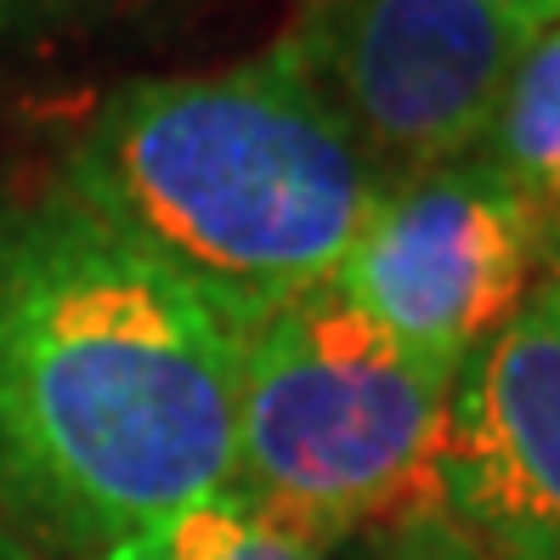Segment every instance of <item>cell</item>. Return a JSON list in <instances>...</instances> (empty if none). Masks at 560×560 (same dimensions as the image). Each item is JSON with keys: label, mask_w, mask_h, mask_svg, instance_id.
Masks as SVG:
<instances>
[{"label": "cell", "mask_w": 560, "mask_h": 560, "mask_svg": "<svg viewBox=\"0 0 560 560\" xmlns=\"http://www.w3.org/2000/svg\"><path fill=\"white\" fill-rule=\"evenodd\" d=\"M62 187L249 335L335 283L390 182L278 40L215 74L119 85Z\"/></svg>", "instance_id": "cell-2"}, {"label": "cell", "mask_w": 560, "mask_h": 560, "mask_svg": "<svg viewBox=\"0 0 560 560\" xmlns=\"http://www.w3.org/2000/svg\"><path fill=\"white\" fill-rule=\"evenodd\" d=\"M544 278V210L487 159H458L390 182L328 289L380 335L458 374Z\"/></svg>", "instance_id": "cell-4"}, {"label": "cell", "mask_w": 560, "mask_h": 560, "mask_svg": "<svg viewBox=\"0 0 560 560\" xmlns=\"http://www.w3.org/2000/svg\"><path fill=\"white\" fill-rule=\"evenodd\" d=\"M453 374L413 357L335 289L238 335L233 487L317 544L442 521Z\"/></svg>", "instance_id": "cell-3"}, {"label": "cell", "mask_w": 560, "mask_h": 560, "mask_svg": "<svg viewBox=\"0 0 560 560\" xmlns=\"http://www.w3.org/2000/svg\"><path fill=\"white\" fill-rule=\"evenodd\" d=\"M533 28L481 0H301L283 46L385 182L476 159Z\"/></svg>", "instance_id": "cell-5"}, {"label": "cell", "mask_w": 560, "mask_h": 560, "mask_svg": "<svg viewBox=\"0 0 560 560\" xmlns=\"http://www.w3.org/2000/svg\"><path fill=\"white\" fill-rule=\"evenodd\" d=\"M96 560H328V544L249 504L238 487H221L108 538Z\"/></svg>", "instance_id": "cell-7"}, {"label": "cell", "mask_w": 560, "mask_h": 560, "mask_svg": "<svg viewBox=\"0 0 560 560\" xmlns=\"http://www.w3.org/2000/svg\"><path fill=\"white\" fill-rule=\"evenodd\" d=\"M544 249H549V272H560V210L544 215Z\"/></svg>", "instance_id": "cell-11"}, {"label": "cell", "mask_w": 560, "mask_h": 560, "mask_svg": "<svg viewBox=\"0 0 560 560\" xmlns=\"http://www.w3.org/2000/svg\"><path fill=\"white\" fill-rule=\"evenodd\" d=\"M442 521L481 560H560V272L453 374Z\"/></svg>", "instance_id": "cell-6"}, {"label": "cell", "mask_w": 560, "mask_h": 560, "mask_svg": "<svg viewBox=\"0 0 560 560\" xmlns=\"http://www.w3.org/2000/svg\"><path fill=\"white\" fill-rule=\"evenodd\" d=\"M476 159H487L544 215L560 210V23L526 35Z\"/></svg>", "instance_id": "cell-8"}, {"label": "cell", "mask_w": 560, "mask_h": 560, "mask_svg": "<svg viewBox=\"0 0 560 560\" xmlns=\"http://www.w3.org/2000/svg\"><path fill=\"white\" fill-rule=\"evenodd\" d=\"M103 7H119V0H0V40H23L40 35V28H62L74 18H91Z\"/></svg>", "instance_id": "cell-9"}, {"label": "cell", "mask_w": 560, "mask_h": 560, "mask_svg": "<svg viewBox=\"0 0 560 560\" xmlns=\"http://www.w3.org/2000/svg\"><path fill=\"white\" fill-rule=\"evenodd\" d=\"M0 560H23V555H18V544L7 538V526H0Z\"/></svg>", "instance_id": "cell-12"}, {"label": "cell", "mask_w": 560, "mask_h": 560, "mask_svg": "<svg viewBox=\"0 0 560 560\" xmlns=\"http://www.w3.org/2000/svg\"><path fill=\"white\" fill-rule=\"evenodd\" d=\"M481 7L504 12V18H515V23H526V28L560 23V0H481Z\"/></svg>", "instance_id": "cell-10"}, {"label": "cell", "mask_w": 560, "mask_h": 560, "mask_svg": "<svg viewBox=\"0 0 560 560\" xmlns=\"http://www.w3.org/2000/svg\"><path fill=\"white\" fill-rule=\"evenodd\" d=\"M238 335L69 187L0 215V499L108 544L233 487Z\"/></svg>", "instance_id": "cell-1"}]
</instances>
